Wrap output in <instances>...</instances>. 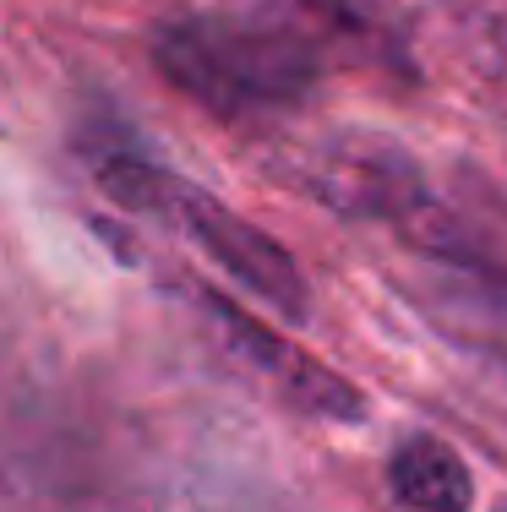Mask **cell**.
<instances>
[{
    "mask_svg": "<svg viewBox=\"0 0 507 512\" xmlns=\"http://www.w3.org/2000/svg\"><path fill=\"white\" fill-rule=\"evenodd\" d=\"M164 218L191 240L213 267H224L246 295L268 300L273 311L284 316H306V273L300 262L289 256L284 240H273L262 224H251L246 213L224 207L213 191L186 186V180H169V197H164Z\"/></svg>",
    "mask_w": 507,
    "mask_h": 512,
    "instance_id": "obj_3",
    "label": "cell"
},
{
    "mask_svg": "<svg viewBox=\"0 0 507 512\" xmlns=\"http://www.w3.org/2000/svg\"><path fill=\"white\" fill-rule=\"evenodd\" d=\"M388 491L409 512H469L475 480L442 436H404L388 458Z\"/></svg>",
    "mask_w": 507,
    "mask_h": 512,
    "instance_id": "obj_5",
    "label": "cell"
},
{
    "mask_svg": "<svg viewBox=\"0 0 507 512\" xmlns=\"http://www.w3.org/2000/svg\"><path fill=\"white\" fill-rule=\"evenodd\" d=\"M306 191L328 202L338 218H371L398 229H409L431 207L420 158L382 131H338L317 142L306 164Z\"/></svg>",
    "mask_w": 507,
    "mask_h": 512,
    "instance_id": "obj_2",
    "label": "cell"
},
{
    "mask_svg": "<svg viewBox=\"0 0 507 512\" xmlns=\"http://www.w3.org/2000/svg\"><path fill=\"white\" fill-rule=\"evenodd\" d=\"M202 306H208V316L219 322V333H224V344L235 349V360L246 365V371H257L295 414L328 420V425L366 420V398H360V387L349 382L344 371H333L328 360L306 355L300 344H289L279 327H268L262 316L240 311L235 300L213 295V289H202Z\"/></svg>",
    "mask_w": 507,
    "mask_h": 512,
    "instance_id": "obj_4",
    "label": "cell"
},
{
    "mask_svg": "<svg viewBox=\"0 0 507 512\" xmlns=\"http://www.w3.org/2000/svg\"><path fill=\"white\" fill-rule=\"evenodd\" d=\"M497 512H507V502H502V507H497Z\"/></svg>",
    "mask_w": 507,
    "mask_h": 512,
    "instance_id": "obj_6",
    "label": "cell"
},
{
    "mask_svg": "<svg viewBox=\"0 0 507 512\" xmlns=\"http://www.w3.org/2000/svg\"><path fill=\"white\" fill-rule=\"evenodd\" d=\"M153 66L175 93L219 120H257L306 104L322 82V44L300 22L257 17H175L153 33Z\"/></svg>",
    "mask_w": 507,
    "mask_h": 512,
    "instance_id": "obj_1",
    "label": "cell"
}]
</instances>
